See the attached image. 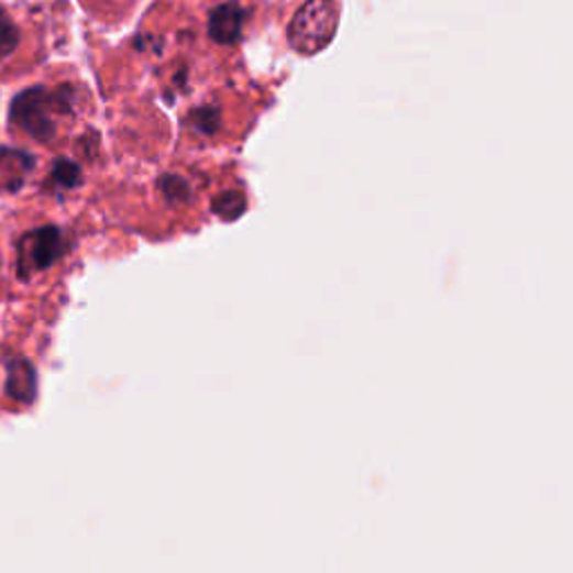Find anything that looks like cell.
Masks as SVG:
<instances>
[{
	"label": "cell",
	"instance_id": "cell-1",
	"mask_svg": "<svg viewBox=\"0 0 573 573\" xmlns=\"http://www.w3.org/2000/svg\"><path fill=\"white\" fill-rule=\"evenodd\" d=\"M70 106L73 92L68 88H58L54 92H47L43 88H30L12 101L10 119L36 142H49L56 135V123L52 119V112L70 110Z\"/></svg>",
	"mask_w": 573,
	"mask_h": 573
},
{
	"label": "cell",
	"instance_id": "cell-2",
	"mask_svg": "<svg viewBox=\"0 0 573 573\" xmlns=\"http://www.w3.org/2000/svg\"><path fill=\"white\" fill-rule=\"evenodd\" d=\"M339 27L337 0H307L289 23V43L300 54H316L330 45Z\"/></svg>",
	"mask_w": 573,
	"mask_h": 573
},
{
	"label": "cell",
	"instance_id": "cell-3",
	"mask_svg": "<svg viewBox=\"0 0 573 573\" xmlns=\"http://www.w3.org/2000/svg\"><path fill=\"white\" fill-rule=\"evenodd\" d=\"M63 256V233L58 227H41L25 233L19 242V274L32 278L49 269Z\"/></svg>",
	"mask_w": 573,
	"mask_h": 573
},
{
	"label": "cell",
	"instance_id": "cell-4",
	"mask_svg": "<svg viewBox=\"0 0 573 573\" xmlns=\"http://www.w3.org/2000/svg\"><path fill=\"white\" fill-rule=\"evenodd\" d=\"M36 388H38V378L34 365L25 359H12L8 363V384H5L8 397L21 404H32L36 399Z\"/></svg>",
	"mask_w": 573,
	"mask_h": 573
},
{
	"label": "cell",
	"instance_id": "cell-5",
	"mask_svg": "<svg viewBox=\"0 0 573 573\" xmlns=\"http://www.w3.org/2000/svg\"><path fill=\"white\" fill-rule=\"evenodd\" d=\"M242 21H244V10L238 3L220 5L209 19V34L213 41L222 45L238 43L242 34Z\"/></svg>",
	"mask_w": 573,
	"mask_h": 573
},
{
	"label": "cell",
	"instance_id": "cell-6",
	"mask_svg": "<svg viewBox=\"0 0 573 573\" xmlns=\"http://www.w3.org/2000/svg\"><path fill=\"white\" fill-rule=\"evenodd\" d=\"M244 209H246V198L244 194H240V190H227V194H220L213 200V211L227 222L238 220L244 213Z\"/></svg>",
	"mask_w": 573,
	"mask_h": 573
},
{
	"label": "cell",
	"instance_id": "cell-7",
	"mask_svg": "<svg viewBox=\"0 0 573 573\" xmlns=\"http://www.w3.org/2000/svg\"><path fill=\"white\" fill-rule=\"evenodd\" d=\"M52 177L63 188H75L81 181V168L73 159H63L60 157V159H56V164L52 168Z\"/></svg>",
	"mask_w": 573,
	"mask_h": 573
},
{
	"label": "cell",
	"instance_id": "cell-8",
	"mask_svg": "<svg viewBox=\"0 0 573 573\" xmlns=\"http://www.w3.org/2000/svg\"><path fill=\"white\" fill-rule=\"evenodd\" d=\"M190 123L202 135H213L220 129V112L216 108H198L190 112Z\"/></svg>",
	"mask_w": 573,
	"mask_h": 573
},
{
	"label": "cell",
	"instance_id": "cell-9",
	"mask_svg": "<svg viewBox=\"0 0 573 573\" xmlns=\"http://www.w3.org/2000/svg\"><path fill=\"white\" fill-rule=\"evenodd\" d=\"M16 45H19V30H16V25L10 21V16L5 14V10L0 8V58L10 56Z\"/></svg>",
	"mask_w": 573,
	"mask_h": 573
},
{
	"label": "cell",
	"instance_id": "cell-10",
	"mask_svg": "<svg viewBox=\"0 0 573 573\" xmlns=\"http://www.w3.org/2000/svg\"><path fill=\"white\" fill-rule=\"evenodd\" d=\"M159 188L164 190V196L173 202H186L190 196V186L184 177L179 175H164L159 179Z\"/></svg>",
	"mask_w": 573,
	"mask_h": 573
}]
</instances>
